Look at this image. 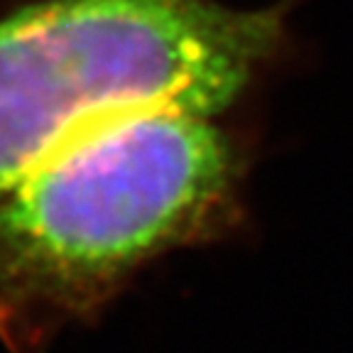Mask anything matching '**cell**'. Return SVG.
I'll return each mask as SVG.
<instances>
[{
	"label": "cell",
	"instance_id": "cell-1",
	"mask_svg": "<svg viewBox=\"0 0 353 353\" xmlns=\"http://www.w3.org/2000/svg\"><path fill=\"white\" fill-rule=\"evenodd\" d=\"M214 116L143 105L74 132L0 199V314H86L157 255L236 214L241 154Z\"/></svg>",
	"mask_w": 353,
	"mask_h": 353
},
{
	"label": "cell",
	"instance_id": "cell-2",
	"mask_svg": "<svg viewBox=\"0 0 353 353\" xmlns=\"http://www.w3.org/2000/svg\"><path fill=\"white\" fill-rule=\"evenodd\" d=\"M287 3L39 0L0 20V199L74 132L143 105L216 116L285 42Z\"/></svg>",
	"mask_w": 353,
	"mask_h": 353
}]
</instances>
